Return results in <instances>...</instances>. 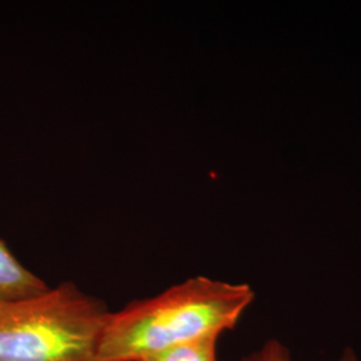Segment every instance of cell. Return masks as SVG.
Segmentation results:
<instances>
[{"instance_id": "2", "label": "cell", "mask_w": 361, "mask_h": 361, "mask_svg": "<svg viewBox=\"0 0 361 361\" xmlns=\"http://www.w3.org/2000/svg\"><path fill=\"white\" fill-rule=\"evenodd\" d=\"M110 310L73 283L0 307V361H101Z\"/></svg>"}, {"instance_id": "1", "label": "cell", "mask_w": 361, "mask_h": 361, "mask_svg": "<svg viewBox=\"0 0 361 361\" xmlns=\"http://www.w3.org/2000/svg\"><path fill=\"white\" fill-rule=\"evenodd\" d=\"M247 284L193 277L111 312L101 361H141L155 353L232 331L255 300Z\"/></svg>"}, {"instance_id": "6", "label": "cell", "mask_w": 361, "mask_h": 361, "mask_svg": "<svg viewBox=\"0 0 361 361\" xmlns=\"http://www.w3.org/2000/svg\"><path fill=\"white\" fill-rule=\"evenodd\" d=\"M340 361H359L357 360V356H356V353L352 350V349H345L344 350V353L341 355V357H340Z\"/></svg>"}, {"instance_id": "3", "label": "cell", "mask_w": 361, "mask_h": 361, "mask_svg": "<svg viewBox=\"0 0 361 361\" xmlns=\"http://www.w3.org/2000/svg\"><path fill=\"white\" fill-rule=\"evenodd\" d=\"M50 286L13 256L0 240V307L38 296Z\"/></svg>"}, {"instance_id": "4", "label": "cell", "mask_w": 361, "mask_h": 361, "mask_svg": "<svg viewBox=\"0 0 361 361\" xmlns=\"http://www.w3.org/2000/svg\"><path fill=\"white\" fill-rule=\"evenodd\" d=\"M219 337H209L155 353L141 361H219Z\"/></svg>"}, {"instance_id": "5", "label": "cell", "mask_w": 361, "mask_h": 361, "mask_svg": "<svg viewBox=\"0 0 361 361\" xmlns=\"http://www.w3.org/2000/svg\"><path fill=\"white\" fill-rule=\"evenodd\" d=\"M240 361H292L289 349L276 338L268 340L261 348Z\"/></svg>"}]
</instances>
